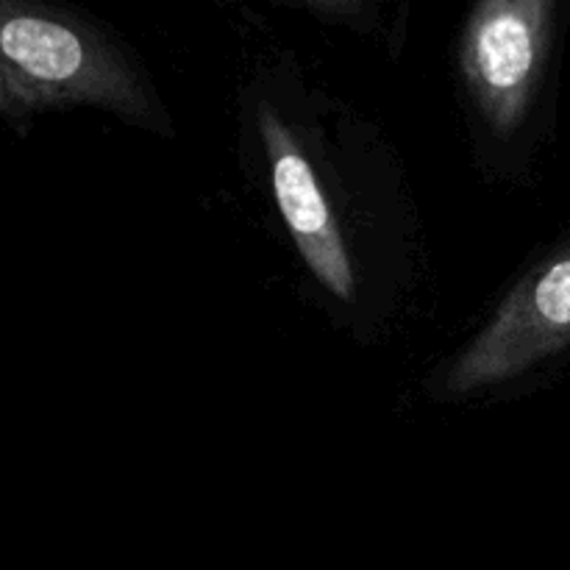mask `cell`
Here are the masks:
<instances>
[{
	"mask_svg": "<svg viewBox=\"0 0 570 570\" xmlns=\"http://www.w3.org/2000/svg\"><path fill=\"white\" fill-rule=\"evenodd\" d=\"M70 104L150 120L137 76L98 33L42 6L0 0V115Z\"/></svg>",
	"mask_w": 570,
	"mask_h": 570,
	"instance_id": "obj_1",
	"label": "cell"
},
{
	"mask_svg": "<svg viewBox=\"0 0 570 570\" xmlns=\"http://www.w3.org/2000/svg\"><path fill=\"white\" fill-rule=\"evenodd\" d=\"M551 0H488L468 20L462 70L495 134L521 126L551 42Z\"/></svg>",
	"mask_w": 570,
	"mask_h": 570,
	"instance_id": "obj_2",
	"label": "cell"
},
{
	"mask_svg": "<svg viewBox=\"0 0 570 570\" xmlns=\"http://www.w3.org/2000/svg\"><path fill=\"white\" fill-rule=\"evenodd\" d=\"M570 345V245L529 273L495 312L493 323L454 362L449 393L510 382Z\"/></svg>",
	"mask_w": 570,
	"mask_h": 570,
	"instance_id": "obj_3",
	"label": "cell"
},
{
	"mask_svg": "<svg viewBox=\"0 0 570 570\" xmlns=\"http://www.w3.org/2000/svg\"><path fill=\"white\" fill-rule=\"evenodd\" d=\"M259 128L265 137L273 170V193L278 212L298 245L301 256L315 273L317 282L340 301L354 298V267L345 250L340 228L326 204L315 170L293 131L282 122L271 104L259 106Z\"/></svg>",
	"mask_w": 570,
	"mask_h": 570,
	"instance_id": "obj_4",
	"label": "cell"
}]
</instances>
